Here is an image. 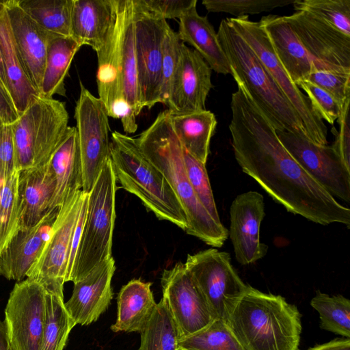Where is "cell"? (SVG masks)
<instances>
[{
	"mask_svg": "<svg viewBox=\"0 0 350 350\" xmlns=\"http://www.w3.org/2000/svg\"><path fill=\"white\" fill-rule=\"evenodd\" d=\"M229 130L243 172L287 211L321 225L350 226V209L339 203L293 158L275 129L243 89L232 94Z\"/></svg>",
	"mask_w": 350,
	"mask_h": 350,
	"instance_id": "obj_1",
	"label": "cell"
},
{
	"mask_svg": "<svg viewBox=\"0 0 350 350\" xmlns=\"http://www.w3.org/2000/svg\"><path fill=\"white\" fill-rule=\"evenodd\" d=\"M136 140L144 154L163 174L180 202L188 223L185 232L208 245L221 247L228 239V230L211 217L189 183L183 146L173 129L170 111L159 113Z\"/></svg>",
	"mask_w": 350,
	"mask_h": 350,
	"instance_id": "obj_2",
	"label": "cell"
},
{
	"mask_svg": "<svg viewBox=\"0 0 350 350\" xmlns=\"http://www.w3.org/2000/svg\"><path fill=\"white\" fill-rule=\"evenodd\" d=\"M226 323L244 350H298L301 314L281 295L249 286Z\"/></svg>",
	"mask_w": 350,
	"mask_h": 350,
	"instance_id": "obj_3",
	"label": "cell"
},
{
	"mask_svg": "<svg viewBox=\"0 0 350 350\" xmlns=\"http://www.w3.org/2000/svg\"><path fill=\"white\" fill-rule=\"evenodd\" d=\"M217 33L237 85L243 89L275 131L291 132L307 139L292 105L227 18L221 21Z\"/></svg>",
	"mask_w": 350,
	"mask_h": 350,
	"instance_id": "obj_4",
	"label": "cell"
},
{
	"mask_svg": "<svg viewBox=\"0 0 350 350\" xmlns=\"http://www.w3.org/2000/svg\"><path fill=\"white\" fill-rule=\"evenodd\" d=\"M109 159L116 181L124 189L136 196L159 219L187 230L180 202L163 174L144 154L136 138L113 131Z\"/></svg>",
	"mask_w": 350,
	"mask_h": 350,
	"instance_id": "obj_5",
	"label": "cell"
},
{
	"mask_svg": "<svg viewBox=\"0 0 350 350\" xmlns=\"http://www.w3.org/2000/svg\"><path fill=\"white\" fill-rule=\"evenodd\" d=\"M116 183L109 158L88 193L87 212L70 280L73 283L112 257Z\"/></svg>",
	"mask_w": 350,
	"mask_h": 350,
	"instance_id": "obj_6",
	"label": "cell"
},
{
	"mask_svg": "<svg viewBox=\"0 0 350 350\" xmlns=\"http://www.w3.org/2000/svg\"><path fill=\"white\" fill-rule=\"evenodd\" d=\"M64 103L39 96L11 124L18 170L46 165L68 127Z\"/></svg>",
	"mask_w": 350,
	"mask_h": 350,
	"instance_id": "obj_7",
	"label": "cell"
},
{
	"mask_svg": "<svg viewBox=\"0 0 350 350\" xmlns=\"http://www.w3.org/2000/svg\"><path fill=\"white\" fill-rule=\"evenodd\" d=\"M227 18L252 49L292 105L305 129L307 139L317 145H327V126L314 111L307 96L291 79L260 23L250 20L248 16Z\"/></svg>",
	"mask_w": 350,
	"mask_h": 350,
	"instance_id": "obj_8",
	"label": "cell"
},
{
	"mask_svg": "<svg viewBox=\"0 0 350 350\" xmlns=\"http://www.w3.org/2000/svg\"><path fill=\"white\" fill-rule=\"evenodd\" d=\"M215 319L227 322L249 285L241 279L226 252L210 248L188 254L184 263Z\"/></svg>",
	"mask_w": 350,
	"mask_h": 350,
	"instance_id": "obj_9",
	"label": "cell"
},
{
	"mask_svg": "<svg viewBox=\"0 0 350 350\" xmlns=\"http://www.w3.org/2000/svg\"><path fill=\"white\" fill-rule=\"evenodd\" d=\"M75 118L82 166V191L89 193L109 158L110 126L105 105L82 83Z\"/></svg>",
	"mask_w": 350,
	"mask_h": 350,
	"instance_id": "obj_10",
	"label": "cell"
},
{
	"mask_svg": "<svg viewBox=\"0 0 350 350\" xmlns=\"http://www.w3.org/2000/svg\"><path fill=\"white\" fill-rule=\"evenodd\" d=\"M133 1V29L138 83L143 107L161 103L163 44L167 21Z\"/></svg>",
	"mask_w": 350,
	"mask_h": 350,
	"instance_id": "obj_11",
	"label": "cell"
},
{
	"mask_svg": "<svg viewBox=\"0 0 350 350\" xmlns=\"http://www.w3.org/2000/svg\"><path fill=\"white\" fill-rule=\"evenodd\" d=\"M46 289L27 278L16 282L5 309L4 325L12 350H40L46 315Z\"/></svg>",
	"mask_w": 350,
	"mask_h": 350,
	"instance_id": "obj_12",
	"label": "cell"
},
{
	"mask_svg": "<svg viewBox=\"0 0 350 350\" xmlns=\"http://www.w3.org/2000/svg\"><path fill=\"white\" fill-rule=\"evenodd\" d=\"M85 193L77 191L59 207L51 235L26 277L46 287L64 289L72 234Z\"/></svg>",
	"mask_w": 350,
	"mask_h": 350,
	"instance_id": "obj_13",
	"label": "cell"
},
{
	"mask_svg": "<svg viewBox=\"0 0 350 350\" xmlns=\"http://www.w3.org/2000/svg\"><path fill=\"white\" fill-rule=\"evenodd\" d=\"M163 299L175 323L178 339L193 334L215 319L185 264L177 262L163 271Z\"/></svg>",
	"mask_w": 350,
	"mask_h": 350,
	"instance_id": "obj_14",
	"label": "cell"
},
{
	"mask_svg": "<svg viewBox=\"0 0 350 350\" xmlns=\"http://www.w3.org/2000/svg\"><path fill=\"white\" fill-rule=\"evenodd\" d=\"M293 158L335 198L350 201V169L332 146L317 145L304 137L288 131H276Z\"/></svg>",
	"mask_w": 350,
	"mask_h": 350,
	"instance_id": "obj_15",
	"label": "cell"
},
{
	"mask_svg": "<svg viewBox=\"0 0 350 350\" xmlns=\"http://www.w3.org/2000/svg\"><path fill=\"white\" fill-rule=\"evenodd\" d=\"M284 16L314 61L315 69L350 72L349 36L307 11Z\"/></svg>",
	"mask_w": 350,
	"mask_h": 350,
	"instance_id": "obj_16",
	"label": "cell"
},
{
	"mask_svg": "<svg viewBox=\"0 0 350 350\" xmlns=\"http://www.w3.org/2000/svg\"><path fill=\"white\" fill-rule=\"evenodd\" d=\"M212 70L194 49L181 44L180 57L165 104L171 113H187L206 109Z\"/></svg>",
	"mask_w": 350,
	"mask_h": 350,
	"instance_id": "obj_17",
	"label": "cell"
},
{
	"mask_svg": "<svg viewBox=\"0 0 350 350\" xmlns=\"http://www.w3.org/2000/svg\"><path fill=\"white\" fill-rule=\"evenodd\" d=\"M265 215L264 198L255 191L238 195L230 208V231L236 259L242 265L263 258L268 246L260 241V226Z\"/></svg>",
	"mask_w": 350,
	"mask_h": 350,
	"instance_id": "obj_18",
	"label": "cell"
},
{
	"mask_svg": "<svg viewBox=\"0 0 350 350\" xmlns=\"http://www.w3.org/2000/svg\"><path fill=\"white\" fill-rule=\"evenodd\" d=\"M14 44L25 72L40 94L48 42L54 34L38 25L20 7L18 0L3 1Z\"/></svg>",
	"mask_w": 350,
	"mask_h": 350,
	"instance_id": "obj_19",
	"label": "cell"
},
{
	"mask_svg": "<svg viewBox=\"0 0 350 350\" xmlns=\"http://www.w3.org/2000/svg\"><path fill=\"white\" fill-rule=\"evenodd\" d=\"M115 270L112 256L74 283L72 295L64 306L75 325H90L107 310L113 298L111 280Z\"/></svg>",
	"mask_w": 350,
	"mask_h": 350,
	"instance_id": "obj_20",
	"label": "cell"
},
{
	"mask_svg": "<svg viewBox=\"0 0 350 350\" xmlns=\"http://www.w3.org/2000/svg\"><path fill=\"white\" fill-rule=\"evenodd\" d=\"M59 208L49 211L33 226L15 232L0 252V275L9 280H23L51 235Z\"/></svg>",
	"mask_w": 350,
	"mask_h": 350,
	"instance_id": "obj_21",
	"label": "cell"
},
{
	"mask_svg": "<svg viewBox=\"0 0 350 350\" xmlns=\"http://www.w3.org/2000/svg\"><path fill=\"white\" fill-rule=\"evenodd\" d=\"M118 0H73L70 36L96 53L110 37L116 21Z\"/></svg>",
	"mask_w": 350,
	"mask_h": 350,
	"instance_id": "obj_22",
	"label": "cell"
},
{
	"mask_svg": "<svg viewBox=\"0 0 350 350\" xmlns=\"http://www.w3.org/2000/svg\"><path fill=\"white\" fill-rule=\"evenodd\" d=\"M280 63L297 85L315 69L314 62L284 16L269 14L259 21Z\"/></svg>",
	"mask_w": 350,
	"mask_h": 350,
	"instance_id": "obj_23",
	"label": "cell"
},
{
	"mask_svg": "<svg viewBox=\"0 0 350 350\" xmlns=\"http://www.w3.org/2000/svg\"><path fill=\"white\" fill-rule=\"evenodd\" d=\"M47 164L55 186L49 208L51 211L59 208L68 197L82 190V166L75 126H68Z\"/></svg>",
	"mask_w": 350,
	"mask_h": 350,
	"instance_id": "obj_24",
	"label": "cell"
},
{
	"mask_svg": "<svg viewBox=\"0 0 350 350\" xmlns=\"http://www.w3.org/2000/svg\"><path fill=\"white\" fill-rule=\"evenodd\" d=\"M18 171V228H27L38 224L49 212L55 191V180L47 163Z\"/></svg>",
	"mask_w": 350,
	"mask_h": 350,
	"instance_id": "obj_25",
	"label": "cell"
},
{
	"mask_svg": "<svg viewBox=\"0 0 350 350\" xmlns=\"http://www.w3.org/2000/svg\"><path fill=\"white\" fill-rule=\"evenodd\" d=\"M120 24L118 42L119 66L123 96L137 117L144 108L141 101L133 29L132 0H118Z\"/></svg>",
	"mask_w": 350,
	"mask_h": 350,
	"instance_id": "obj_26",
	"label": "cell"
},
{
	"mask_svg": "<svg viewBox=\"0 0 350 350\" xmlns=\"http://www.w3.org/2000/svg\"><path fill=\"white\" fill-rule=\"evenodd\" d=\"M0 48L7 89L20 116L40 95L23 67L3 1H0Z\"/></svg>",
	"mask_w": 350,
	"mask_h": 350,
	"instance_id": "obj_27",
	"label": "cell"
},
{
	"mask_svg": "<svg viewBox=\"0 0 350 350\" xmlns=\"http://www.w3.org/2000/svg\"><path fill=\"white\" fill-rule=\"evenodd\" d=\"M177 35L183 42L192 46L212 70L231 75V70L219 43L217 33L206 16H200L196 6L179 18Z\"/></svg>",
	"mask_w": 350,
	"mask_h": 350,
	"instance_id": "obj_28",
	"label": "cell"
},
{
	"mask_svg": "<svg viewBox=\"0 0 350 350\" xmlns=\"http://www.w3.org/2000/svg\"><path fill=\"white\" fill-rule=\"evenodd\" d=\"M151 282L133 279L124 285L117 297V319L113 332H139L148 325L157 307Z\"/></svg>",
	"mask_w": 350,
	"mask_h": 350,
	"instance_id": "obj_29",
	"label": "cell"
},
{
	"mask_svg": "<svg viewBox=\"0 0 350 350\" xmlns=\"http://www.w3.org/2000/svg\"><path fill=\"white\" fill-rule=\"evenodd\" d=\"M170 118L174 133L183 147L206 164L211 139L217 125L214 113L206 109L187 113L170 112Z\"/></svg>",
	"mask_w": 350,
	"mask_h": 350,
	"instance_id": "obj_30",
	"label": "cell"
},
{
	"mask_svg": "<svg viewBox=\"0 0 350 350\" xmlns=\"http://www.w3.org/2000/svg\"><path fill=\"white\" fill-rule=\"evenodd\" d=\"M81 47L71 36H51L46 48L40 97L52 98L55 94L66 95L64 80Z\"/></svg>",
	"mask_w": 350,
	"mask_h": 350,
	"instance_id": "obj_31",
	"label": "cell"
},
{
	"mask_svg": "<svg viewBox=\"0 0 350 350\" xmlns=\"http://www.w3.org/2000/svg\"><path fill=\"white\" fill-rule=\"evenodd\" d=\"M44 287L46 315L40 350H63L76 325L65 308L63 289Z\"/></svg>",
	"mask_w": 350,
	"mask_h": 350,
	"instance_id": "obj_32",
	"label": "cell"
},
{
	"mask_svg": "<svg viewBox=\"0 0 350 350\" xmlns=\"http://www.w3.org/2000/svg\"><path fill=\"white\" fill-rule=\"evenodd\" d=\"M20 7L50 33L70 36L73 0H18Z\"/></svg>",
	"mask_w": 350,
	"mask_h": 350,
	"instance_id": "obj_33",
	"label": "cell"
},
{
	"mask_svg": "<svg viewBox=\"0 0 350 350\" xmlns=\"http://www.w3.org/2000/svg\"><path fill=\"white\" fill-rule=\"evenodd\" d=\"M137 350H178V336L175 323L163 298L146 327L139 333Z\"/></svg>",
	"mask_w": 350,
	"mask_h": 350,
	"instance_id": "obj_34",
	"label": "cell"
},
{
	"mask_svg": "<svg viewBox=\"0 0 350 350\" xmlns=\"http://www.w3.org/2000/svg\"><path fill=\"white\" fill-rule=\"evenodd\" d=\"M319 314L321 327L326 331L350 338V300L342 295L330 296L317 291L310 301Z\"/></svg>",
	"mask_w": 350,
	"mask_h": 350,
	"instance_id": "obj_35",
	"label": "cell"
},
{
	"mask_svg": "<svg viewBox=\"0 0 350 350\" xmlns=\"http://www.w3.org/2000/svg\"><path fill=\"white\" fill-rule=\"evenodd\" d=\"M178 350H244L227 323L214 319L198 332L178 340Z\"/></svg>",
	"mask_w": 350,
	"mask_h": 350,
	"instance_id": "obj_36",
	"label": "cell"
},
{
	"mask_svg": "<svg viewBox=\"0 0 350 350\" xmlns=\"http://www.w3.org/2000/svg\"><path fill=\"white\" fill-rule=\"evenodd\" d=\"M18 170L3 182L0 198V252L19 228Z\"/></svg>",
	"mask_w": 350,
	"mask_h": 350,
	"instance_id": "obj_37",
	"label": "cell"
},
{
	"mask_svg": "<svg viewBox=\"0 0 350 350\" xmlns=\"http://www.w3.org/2000/svg\"><path fill=\"white\" fill-rule=\"evenodd\" d=\"M293 5L296 11H307L350 37V0H296Z\"/></svg>",
	"mask_w": 350,
	"mask_h": 350,
	"instance_id": "obj_38",
	"label": "cell"
},
{
	"mask_svg": "<svg viewBox=\"0 0 350 350\" xmlns=\"http://www.w3.org/2000/svg\"><path fill=\"white\" fill-rule=\"evenodd\" d=\"M183 157L189 183L196 196L211 217L217 223L221 224L206 164L190 154L183 147Z\"/></svg>",
	"mask_w": 350,
	"mask_h": 350,
	"instance_id": "obj_39",
	"label": "cell"
},
{
	"mask_svg": "<svg viewBox=\"0 0 350 350\" xmlns=\"http://www.w3.org/2000/svg\"><path fill=\"white\" fill-rule=\"evenodd\" d=\"M296 0H203L210 12H224L240 17L269 12L293 4Z\"/></svg>",
	"mask_w": 350,
	"mask_h": 350,
	"instance_id": "obj_40",
	"label": "cell"
},
{
	"mask_svg": "<svg viewBox=\"0 0 350 350\" xmlns=\"http://www.w3.org/2000/svg\"><path fill=\"white\" fill-rule=\"evenodd\" d=\"M182 43L177 33L168 25L163 44L161 103L163 105L167 100L171 84L178 66Z\"/></svg>",
	"mask_w": 350,
	"mask_h": 350,
	"instance_id": "obj_41",
	"label": "cell"
},
{
	"mask_svg": "<svg viewBox=\"0 0 350 350\" xmlns=\"http://www.w3.org/2000/svg\"><path fill=\"white\" fill-rule=\"evenodd\" d=\"M297 86L304 90L315 113L323 120L333 124L339 118L343 105L326 91L308 80H302Z\"/></svg>",
	"mask_w": 350,
	"mask_h": 350,
	"instance_id": "obj_42",
	"label": "cell"
},
{
	"mask_svg": "<svg viewBox=\"0 0 350 350\" xmlns=\"http://www.w3.org/2000/svg\"><path fill=\"white\" fill-rule=\"evenodd\" d=\"M306 80L326 91L342 105L350 99V72L314 69Z\"/></svg>",
	"mask_w": 350,
	"mask_h": 350,
	"instance_id": "obj_43",
	"label": "cell"
},
{
	"mask_svg": "<svg viewBox=\"0 0 350 350\" xmlns=\"http://www.w3.org/2000/svg\"><path fill=\"white\" fill-rule=\"evenodd\" d=\"M151 13L167 21L180 18L192 8L197 0H139Z\"/></svg>",
	"mask_w": 350,
	"mask_h": 350,
	"instance_id": "obj_44",
	"label": "cell"
},
{
	"mask_svg": "<svg viewBox=\"0 0 350 350\" xmlns=\"http://www.w3.org/2000/svg\"><path fill=\"white\" fill-rule=\"evenodd\" d=\"M16 170V160L11 124L0 121V179L3 183Z\"/></svg>",
	"mask_w": 350,
	"mask_h": 350,
	"instance_id": "obj_45",
	"label": "cell"
},
{
	"mask_svg": "<svg viewBox=\"0 0 350 350\" xmlns=\"http://www.w3.org/2000/svg\"><path fill=\"white\" fill-rule=\"evenodd\" d=\"M350 99L343 105L342 112L337 119L339 131L336 132V137L332 147L345 166L350 169Z\"/></svg>",
	"mask_w": 350,
	"mask_h": 350,
	"instance_id": "obj_46",
	"label": "cell"
},
{
	"mask_svg": "<svg viewBox=\"0 0 350 350\" xmlns=\"http://www.w3.org/2000/svg\"><path fill=\"white\" fill-rule=\"evenodd\" d=\"M18 114L8 92L0 83V118L3 123L11 124L15 122Z\"/></svg>",
	"mask_w": 350,
	"mask_h": 350,
	"instance_id": "obj_47",
	"label": "cell"
},
{
	"mask_svg": "<svg viewBox=\"0 0 350 350\" xmlns=\"http://www.w3.org/2000/svg\"><path fill=\"white\" fill-rule=\"evenodd\" d=\"M307 350H350L349 338H336L329 342L317 345Z\"/></svg>",
	"mask_w": 350,
	"mask_h": 350,
	"instance_id": "obj_48",
	"label": "cell"
},
{
	"mask_svg": "<svg viewBox=\"0 0 350 350\" xmlns=\"http://www.w3.org/2000/svg\"><path fill=\"white\" fill-rule=\"evenodd\" d=\"M0 350H12L7 336L3 321L0 320Z\"/></svg>",
	"mask_w": 350,
	"mask_h": 350,
	"instance_id": "obj_49",
	"label": "cell"
},
{
	"mask_svg": "<svg viewBox=\"0 0 350 350\" xmlns=\"http://www.w3.org/2000/svg\"><path fill=\"white\" fill-rule=\"evenodd\" d=\"M0 83L8 91L5 71H4L3 64L2 58H1V48H0Z\"/></svg>",
	"mask_w": 350,
	"mask_h": 350,
	"instance_id": "obj_50",
	"label": "cell"
},
{
	"mask_svg": "<svg viewBox=\"0 0 350 350\" xmlns=\"http://www.w3.org/2000/svg\"><path fill=\"white\" fill-rule=\"evenodd\" d=\"M2 185H3V183L1 182V180L0 179V198H1V189H2Z\"/></svg>",
	"mask_w": 350,
	"mask_h": 350,
	"instance_id": "obj_51",
	"label": "cell"
}]
</instances>
